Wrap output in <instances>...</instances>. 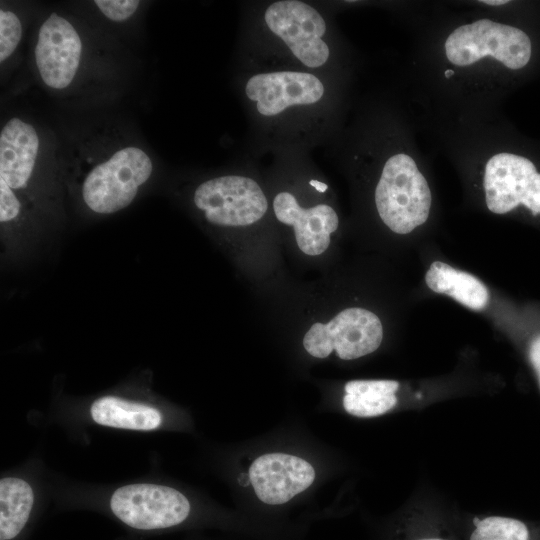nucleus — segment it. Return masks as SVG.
<instances>
[{
    "label": "nucleus",
    "instance_id": "21",
    "mask_svg": "<svg viewBox=\"0 0 540 540\" xmlns=\"http://www.w3.org/2000/svg\"><path fill=\"white\" fill-rule=\"evenodd\" d=\"M21 202L16 192L0 181V221L8 223L17 219L21 212Z\"/></svg>",
    "mask_w": 540,
    "mask_h": 540
},
{
    "label": "nucleus",
    "instance_id": "23",
    "mask_svg": "<svg viewBox=\"0 0 540 540\" xmlns=\"http://www.w3.org/2000/svg\"><path fill=\"white\" fill-rule=\"evenodd\" d=\"M310 184L315 187L318 191L320 192H325L326 189H327V185L322 183V182H319V181H316V180H311L310 181Z\"/></svg>",
    "mask_w": 540,
    "mask_h": 540
},
{
    "label": "nucleus",
    "instance_id": "11",
    "mask_svg": "<svg viewBox=\"0 0 540 540\" xmlns=\"http://www.w3.org/2000/svg\"><path fill=\"white\" fill-rule=\"evenodd\" d=\"M315 479V470L306 460L285 453L264 454L249 468V481L264 503L279 505L306 490Z\"/></svg>",
    "mask_w": 540,
    "mask_h": 540
},
{
    "label": "nucleus",
    "instance_id": "6",
    "mask_svg": "<svg viewBox=\"0 0 540 540\" xmlns=\"http://www.w3.org/2000/svg\"><path fill=\"white\" fill-rule=\"evenodd\" d=\"M193 201L209 223L223 227L251 225L268 209L259 184L241 175H224L202 182L194 191Z\"/></svg>",
    "mask_w": 540,
    "mask_h": 540
},
{
    "label": "nucleus",
    "instance_id": "18",
    "mask_svg": "<svg viewBox=\"0 0 540 540\" xmlns=\"http://www.w3.org/2000/svg\"><path fill=\"white\" fill-rule=\"evenodd\" d=\"M526 525L513 518L492 516L479 521L470 540H528Z\"/></svg>",
    "mask_w": 540,
    "mask_h": 540
},
{
    "label": "nucleus",
    "instance_id": "22",
    "mask_svg": "<svg viewBox=\"0 0 540 540\" xmlns=\"http://www.w3.org/2000/svg\"><path fill=\"white\" fill-rule=\"evenodd\" d=\"M529 356L540 384V335L532 341L529 349Z\"/></svg>",
    "mask_w": 540,
    "mask_h": 540
},
{
    "label": "nucleus",
    "instance_id": "1",
    "mask_svg": "<svg viewBox=\"0 0 540 540\" xmlns=\"http://www.w3.org/2000/svg\"><path fill=\"white\" fill-rule=\"evenodd\" d=\"M531 55L532 43L523 30L492 17L454 25L439 44L444 73L458 81L493 78L501 70H520Z\"/></svg>",
    "mask_w": 540,
    "mask_h": 540
},
{
    "label": "nucleus",
    "instance_id": "20",
    "mask_svg": "<svg viewBox=\"0 0 540 540\" xmlns=\"http://www.w3.org/2000/svg\"><path fill=\"white\" fill-rule=\"evenodd\" d=\"M93 3L106 18L115 22L131 18L140 6L138 0H96Z\"/></svg>",
    "mask_w": 540,
    "mask_h": 540
},
{
    "label": "nucleus",
    "instance_id": "10",
    "mask_svg": "<svg viewBox=\"0 0 540 540\" xmlns=\"http://www.w3.org/2000/svg\"><path fill=\"white\" fill-rule=\"evenodd\" d=\"M83 54V43L76 27L65 17L51 13L38 30L34 57L42 82L62 91L74 81Z\"/></svg>",
    "mask_w": 540,
    "mask_h": 540
},
{
    "label": "nucleus",
    "instance_id": "17",
    "mask_svg": "<svg viewBox=\"0 0 540 540\" xmlns=\"http://www.w3.org/2000/svg\"><path fill=\"white\" fill-rule=\"evenodd\" d=\"M34 504V491L25 480H0V540L15 538L26 525Z\"/></svg>",
    "mask_w": 540,
    "mask_h": 540
},
{
    "label": "nucleus",
    "instance_id": "15",
    "mask_svg": "<svg viewBox=\"0 0 540 540\" xmlns=\"http://www.w3.org/2000/svg\"><path fill=\"white\" fill-rule=\"evenodd\" d=\"M428 288L445 294L472 310H482L489 302L487 287L474 275L447 263L434 261L425 274Z\"/></svg>",
    "mask_w": 540,
    "mask_h": 540
},
{
    "label": "nucleus",
    "instance_id": "7",
    "mask_svg": "<svg viewBox=\"0 0 540 540\" xmlns=\"http://www.w3.org/2000/svg\"><path fill=\"white\" fill-rule=\"evenodd\" d=\"M383 328L373 312L348 308L328 323H315L303 338L305 350L317 358H325L335 350L343 360H352L374 352L380 346Z\"/></svg>",
    "mask_w": 540,
    "mask_h": 540
},
{
    "label": "nucleus",
    "instance_id": "2",
    "mask_svg": "<svg viewBox=\"0 0 540 540\" xmlns=\"http://www.w3.org/2000/svg\"><path fill=\"white\" fill-rule=\"evenodd\" d=\"M374 201L381 221L394 233L406 235L430 216L432 194L415 153L394 145L383 151Z\"/></svg>",
    "mask_w": 540,
    "mask_h": 540
},
{
    "label": "nucleus",
    "instance_id": "24",
    "mask_svg": "<svg viewBox=\"0 0 540 540\" xmlns=\"http://www.w3.org/2000/svg\"><path fill=\"white\" fill-rule=\"evenodd\" d=\"M419 540H444V539H440V538H423V539H419Z\"/></svg>",
    "mask_w": 540,
    "mask_h": 540
},
{
    "label": "nucleus",
    "instance_id": "19",
    "mask_svg": "<svg viewBox=\"0 0 540 540\" xmlns=\"http://www.w3.org/2000/svg\"><path fill=\"white\" fill-rule=\"evenodd\" d=\"M22 38L20 18L11 10H0V62L7 61L18 48Z\"/></svg>",
    "mask_w": 540,
    "mask_h": 540
},
{
    "label": "nucleus",
    "instance_id": "5",
    "mask_svg": "<svg viewBox=\"0 0 540 540\" xmlns=\"http://www.w3.org/2000/svg\"><path fill=\"white\" fill-rule=\"evenodd\" d=\"M263 22L302 66L318 69L329 62L327 23L310 4L298 0L272 2L263 13Z\"/></svg>",
    "mask_w": 540,
    "mask_h": 540
},
{
    "label": "nucleus",
    "instance_id": "13",
    "mask_svg": "<svg viewBox=\"0 0 540 540\" xmlns=\"http://www.w3.org/2000/svg\"><path fill=\"white\" fill-rule=\"evenodd\" d=\"M40 150L37 129L19 117H11L0 132V181L13 191L28 186Z\"/></svg>",
    "mask_w": 540,
    "mask_h": 540
},
{
    "label": "nucleus",
    "instance_id": "16",
    "mask_svg": "<svg viewBox=\"0 0 540 540\" xmlns=\"http://www.w3.org/2000/svg\"><path fill=\"white\" fill-rule=\"evenodd\" d=\"M399 383L394 380H352L345 384L343 407L356 417H375L391 410L397 403Z\"/></svg>",
    "mask_w": 540,
    "mask_h": 540
},
{
    "label": "nucleus",
    "instance_id": "12",
    "mask_svg": "<svg viewBox=\"0 0 540 540\" xmlns=\"http://www.w3.org/2000/svg\"><path fill=\"white\" fill-rule=\"evenodd\" d=\"M276 218L292 226L300 250L314 256L323 253L330 244V235L338 228L335 210L326 204L304 208L295 196L287 191L278 193L273 200Z\"/></svg>",
    "mask_w": 540,
    "mask_h": 540
},
{
    "label": "nucleus",
    "instance_id": "14",
    "mask_svg": "<svg viewBox=\"0 0 540 540\" xmlns=\"http://www.w3.org/2000/svg\"><path fill=\"white\" fill-rule=\"evenodd\" d=\"M92 420L102 426L151 431L162 424L161 412L150 405L107 395L96 399L90 407Z\"/></svg>",
    "mask_w": 540,
    "mask_h": 540
},
{
    "label": "nucleus",
    "instance_id": "8",
    "mask_svg": "<svg viewBox=\"0 0 540 540\" xmlns=\"http://www.w3.org/2000/svg\"><path fill=\"white\" fill-rule=\"evenodd\" d=\"M244 94L256 113L277 118L300 108H312L325 98L326 87L315 74L300 70H276L252 74Z\"/></svg>",
    "mask_w": 540,
    "mask_h": 540
},
{
    "label": "nucleus",
    "instance_id": "3",
    "mask_svg": "<svg viewBox=\"0 0 540 540\" xmlns=\"http://www.w3.org/2000/svg\"><path fill=\"white\" fill-rule=\"evenodd\" d=\"M103 157L86 173L81 195L92 212L112 214L132 203L150 179L154 165L150 155L134 145L119 147Z\"/></svg>",
    "mask_w": 540,
    "mask_h": 540
},
{
    "label": "nucleus",
    "instance_id": "4",
    "mask_svg": "<svg viewBox=\"0 0 540 540\" xmlns=\"http://www.w3.org/2000/svg\"><path fill=\"white\" fill-rule=\"evenodd\" d=\"M480 157L482 190L490 212L507 214L522 205L540 214V172L530 159L494 145Z\"/></svg>",
    "mask_w": 540,
    "mask_h": 540
},
{
    "label": "nucleus",
    "instance_id": "9",
    "mask_svg": "<svg viewBox=\"0 0 540 540\" xmlns=\"http://www.w3.org/2000/svg\"><path fill=\"white\" fill-rule=\"evenodd\" d=\"M109 505L119 520L140 530L176 526L189 516L191 509L188 499L178 490L151 483L119 487Z\"/></svg>",
    "mask_w": 540,
    "mask_h": 540
}]
</instances>
